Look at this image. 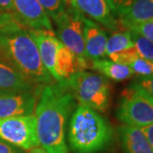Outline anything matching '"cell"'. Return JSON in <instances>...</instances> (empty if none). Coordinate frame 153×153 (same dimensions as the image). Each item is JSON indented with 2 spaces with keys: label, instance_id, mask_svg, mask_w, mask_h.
<instances>
[{
  "label": "cell",
  "instance_id": "6da1fadb",
  "mask_svg": "<svg viewBox=\"0 0 153 153\" xmlns=\"http://www.w3.org/2000/svg\"><path fill=\"white\" fill-rule=\"evenodd\" d=\"M75 99L65 79L44 86L36 106L39 146L49 153H68L66 141L67 122Z\"/></svg>",
  "mask_w": 153,
  "mask_h": 153
},
{
  "label": "cell",
  "instance_id": "7a4b0ae2",
  "mask_svg": "<svg viewBox=\"0 0 153 153\" xmlns=\"http://www.w3.org/2000/svg\"><path fill=\"white\" fill-rule=\"evenodd\" d=\"M0 60L37 86L54 82L55 79L42 63L37 44L28 29L0 33Z\"/></svg>",
  "mask_w": 153,
  "mask_h": 153
},
{
  "label": "cell",
  "instance_id": "3957f363",
  "mask_svg": "<svg viewBox=\"0 0 153 153\" xmlns=\"http://www.w3.org/2000/svg\"><path fill=\"white\" fill-rule=\"evenodd\" d=\"M67 137L74 152L95 153L111 144L113 129L98 111L78 105L71 115Z\"/></svg>",
  "mask_w": 153,
  "mask_h": 153
},
{
  "label": "cell",
  "instance_id": "277c9868",
  "mask_svg": "<svg viewBox=\"0 0 153 153\" xmlns=\"http://www.w3.org/2000/svg\"><path fill=\"white\" fill-rule=\"evenodd\" d=\"M65 81L78 105L100 112L106 111L111 94V85L107 77L100 73L79 71Z\"/></svg>",
  "mask_w": 153,
  "mask_h": 153
},
{
  "label": "cell",
  "instance_id": "5b68a950",
  "mask_svg": "<svg viewBox=\"0 0 153 153\" xmlns=\"http://www.w3.org/2000/svg\"><path fill=\"white\" fill-rule=\"evenodd\" d=\"M117 117L125 125L143 128L153 123V97L137 82L123 93Z\"/></svg>",
  "mask_w": 153,
  "mask_h": 153
},
{
  "label": "cell",
  "instance_id": "8992f818",
  "mask_svg": "<svg viewBox=\"0 0 153 153\" xmlns=\"http://www.w3.org/2000/svg\"><path fill=\"white\" fill-rule=\"evenodd\" d=\"M83 17L81 12L68 3L66 10L55 21L58 39L75 55L81 71L90 66L85 55Z\"/></svg>",
  "mask_w": 153,
  "mask_h": 153
},
{
  "label": "cell",
  "instance_id": "52a82bcc",
  "mask_svg": "<svg viewBox=\"0 0 153 153\" xmlns=\"http://www.w3.org/2000/svg\"><path fill=\"white\" fill-rule=\"evenodd\" d=\"M0 139L25 151L39 146L35 115L0 118Z\"/></svg>",
  "mask_w": 153,
  "mask_h": 153
},
{
  "label": "cell",
  "instance_id": "ba28073f",
  "mask_svg": "<svg viewBox=\"0 0 153 153\" xmlns=\"http://www.w3.org/2000/svg\"><path fill=\"white\" fill-rule=\"evenodd\" d=\"M38 90L0 89V118L33 115Z\"/></svg>",
  "mask_w": 153,
  "mask_h": 153
},
{
  "label": "cell",
  "instance_id": "9c48e42d",
  "mask_svg": "<svg viewBox=\"0 0 153 153\" xmlns=\"http://www.w3.org/2000/svg\"><path fill=\"white\" fill-rule=\"evenodd\" d=\"M18 20L28 30L54 32L50 17L38 0H13Z\"/></svg>",
  "mask_w": 153,
  "mask_h": 153
},
{
  "label": "cell",
  "instance_id": "30bf717a",
  "mask_svg": "<svg viewBox=\"0 0 153 153\" xmlns=\"http://www.w3.org/2000/svg\"><path fill=\"white\" fill-rule=\"evenodd\" d=\"M69 3L82 15L110 31H119L122 27L119 21L115 19L105 0H69Z\"/></svg>",
  "mask_w": 153,
  "mask_h": 153
},
{
  "label": "cell",
  "instance_id": "8fae6325",
  "mask_svg": "<svg viewBox=\"0 0 153 153\" xmlns=\"http://www.w3.org/2000/svg\"><path fill=\"white\" fill-rule=\"evenodd\" d=\"M35 41L42 63L55 81H60L55 68V57L61 42L54 32L47 30H28Z\"/></svg>",
  "mask_w": 153,
  "mask_h": 153
},
{
  "label": "cell",
  "instance_id": "7c38bea8",
  "mask_svg": "<svg viewBox=\"0 0 153 153\" xmlns=\"http://www.w3.org/2000/svg\"><path fill=\"white\" fill-rule=\"evenodd\" d=\"M85 55L88 60L103 59L105 56L107 34L104 28L93 20L83 17Z\"/></svg>",
  "mask_w": 153,
  "mask_h": 153
},
{
  "label": "cell",
  "instance_id": "4fadbf2b",
  "mask_svg": "<svg viewBox=\"0 0 153 153\" xmlns=\"http://www.w3.org/2000/svg\"><path fill=\"white\" fill-rule=\"evenodd\" d=\"M121 145L126 153H153V150L140 128L121 125L117 128Z\"/></svg>",
  "mask_w": 153,
  "mask_h": 153
},
{
  "label": "cell",
  "instance_id": "5bb4252c",
  "mask_svg": "<svg viewBox=\"0 0 153 153\" xmlns=\"http://www.w3.org/2000/svg\"><path fill=\"white\" fill-rule=\"evenodd\" d=\"M153 20V0H133L131 5L119 17L122 27L128 28Z\"/></svg>",
  "mask_w": 153,
  "mask_h": 153
},
{
  "label": "cell",
  "instance_id": "9a60e30c",
  "mask_svg": "<svg viewBox=\"0 0 153 153\" xmlns=\"http://www.w3.org/2000/svg\"><path fill=\"white\" fill-rule=\"evenodd\" d=\"M14 68L0 60V89L4 90H38L39 88Z\"/></svg>",
  "mask_w": 153,
  "mask_h": 153
},
{
  "label": "cell",
  "instance_id": "2e32d148",
  "mask_svg": "<svg viewBox=\"0 0 153 153\" xmlns=\"http://www.w3.org/2000/svg\"><path fill=\"white\" fill-rule=\"evenodd\" d=\"M91 68L107 78L121 82L134 76V71L128 65L117 63L112 60L100 59L92 61Z\"/></svg>",
  "mask_w": 153,
  "mask_h": 153
},
{
  "label": "cell",
  "instance_id": "e0dca14e",
  "mask_svg": "<svg viewBox=\"0 0 153 153\" xmlns=\"http://www.w3.org/2000/svg\"><path fill=\"white\" fill-rule=\"evenodd\" d=\"M55 68L60 81L68 78L76 71H81L75 55L63 44L60 45L57 51Z\"/></svg>",
  "mask_w": 153,
  "mask_h": 153
},
{
  "label": "cell",
  "instance_id": "ac0fdd59",
  "mask_svg": "<svg viewBox=\"0 0 153 153\" xmlns=\"http://www.w3.org/2000/svg\"><path fill=\"white\" fill-rule=\"evenodd\" d=\"M134 47V43L133 41L131 32L129 30L126 29L123 31H116L109 38H107L105 55L109 57L110 55Z\"/></svg>",
  "mask_w": 153,
  "mask_h": 153
},
{
  "label": "cell",
  "instance_id": "d6986e66",
  "mask_svg": "<svg viewBox=\"0 0 153 153\" xmlns=\"http://www.w3.org/2000/svg\"><path fill=\"white\" fill-rule=\"evenodd\" d=\"M27 29L18 20L16 15L0 10V33H9Z\"/></svg>",
  "mask_w": 153,
  "mask_h": 153
},
{
  "label": "cell",
  "instance_id": "ffe728a7",
  "mask_svg": "<svg viewBox=\"0 0 153 153\" xmlns=\"http://www.w3.org/2000/svg\"><path fill=\"white\" fill-rule=\"evenodd\" d=\"M131 32L133 41L134 43V48L139 56L145 60L153 61V44L146 38L140 34Z\"/></svg>",
  "mask_w": 153,
  "mask_h": 153
},
{
  "label": "cell",
  "instance_id": "44dd1931",
  "mask_svg": "<svg viewBox=\"0 0 153 153\" xmlns=\"http://www.w3.org/2000/svg\"><path fill=\"white\" fill-rule=\"evenodd\" d=\"M49 16L56 21L66 10L69 1L67 0H38Z\"/></svg>",
  "mask_w": 153,
  "mask_h": 153
},
{
  "label": "cell",
  "instance_id": "7402d4cb",
  "mask_svg": "<svg viewBox=\"0 0 153 153\" xmlns=\"http://www.w3.org/2000/svg\"><path fill=\"white\" fill-rule=\"evenodd\" d=\"M134 71V74L140 76L153 75V61L145 60L138 57L128 65Z\"/></svg>",
  "mask_w": 153,
  "mask_h": 153
},
{
  "label": "cell",
  "instance_id": "603a6c76",
  "mask_svg": "<svg viewBox=\"0 0 153 153\" xmlns=\"http://www.w3.org/2000/svg\"><path fill=\"white\" fill-rule=\"evenodd\" d=\"M128 30L140 34L153 44V20L134 25Z\"/></svg>",
  "mask_w": 153,
  "mask_h": 153
},
{
  "label": "cell",
  "instance_id": "cb8c5ba5",
  "mask_svg": "<svg viewBox=\"0 0 153 153\" xmlns=\"http://www.w3.org/2000/svg\"><path fill=\"white\" fill-rule=\"evenodd\" d=\"M112 15L120 17L131 5L133 0H105Z\"/></svg>",
  "mask_w": 153,
  "mask_h": 153
},
{
  "label": "cell",
  "instance_id": "d4e9b609",
  "mask_svg": "<svg viewBox=\"0 0 153 153\" xmlns=\"http://www.w3.org/2000/svg\"><path fill=\"white\" fill-rule=\"evenodd\" d=\"M0 153H27L25 150L19 148L0 139Z\"/></svg>",
  "mask_w": 153,
  "mask_h": 153
},
{
  "label": "cell",
  "instance_id": "484cf974",
  "mask_svg": "<svg viewBox=\"0 0 153 153\" xmlns=\"http://www.w3.org/2000/svg\"><path fill=\"white\" fill-rule=\"evenodd\" d=\"M137 82L144 88L149 94L153 97V75L146 76H140Z\"/></svg>",
  "mask_w": 153,
  "mask_h": 153
},
{
  "label": "cell",
  "instance_id": "4316f807",
  "mask_svg": "<svg viewBox=\"0 0 153 153\" xmlns=\"http://www.w3.org/2000/svg\"><path fill=\"white\" fill-rule=\"evenodd\" d=\"M0 10L4 12L12 13L16 15L13 0H0Z\"/></svg>",
  "mask_w": 153,
  "mask_h": 153
},
{
  "label": "cell",
  "instance_id": "83f0119b",
  "mask_svg": "<svg viewBox=\"0 0 153 153\" xmlns=\"http://www.w3.org/2000/svg\"><path fill=\"white\" fill-rule=\"evenodd\" d=\"M140 128L142 129L143 133L145 134V135L147 139L148 142H149L150 146H152L153 150V123L148 126H146V127Z\"/></svg>",
  "mask_w": 153,
  "mask_h": 153
},
{
  "label": "cell",
  "instance_id": "f1b7e54d",
  "mask_svg": "<svg viewBox=\"0 0 153 153\" xmlns=\"http://www.w3.org/2000/svg\"><path fill=\"white\" fill-rule=\"evenodd\" d=\"M28 153H49L47 152L44 149H43L40 146H36V147H33L32 149L29 150V152Z\"/></svg>",
  "mask_w": 153,
  "mask_h": 153
},
{
  "label": "cell",
  "instance_id": "f546056e",
  "mask_svg": "<svg viewBox=\"0 0 153 153\" xmlns=\"http://www.w3.org/2000/svg\"><path fill=\"white\" fill-rule=\"evenodd\" d=\"M67 1H69V0H67Z\"/></svg>",
  "mask_w": 153,
  "mask_h": 153
}]
</instances>
